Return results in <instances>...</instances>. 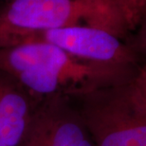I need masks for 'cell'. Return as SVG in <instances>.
Returning a JSON list of instances; mask_svg holds the SVG:
<instances>
[{
	"label": "cell",
	"instance_id": "cell-3",
	"mask_svg": "<svg viewBox=\"0 0 146 146\" xmlns=\"http://www.w3.org/2000/svg\"><path fill=\"white\" fill-rule=\"evenodd\" d=\"M70 97L95 146H146V101L134 78Z\"/></svg>",
	"mask_w": 146,
	"mask_h": 146
},
{
	"label": "cell",
	"instance_id": "cell-5",
	"mask_svg": "<svg viewBox=\"0 0 146 146\" xmlns=\"http://www.w3.org/2000/svg\"><path fill=\"white\" fill-rule=\"evenodd\" d=\"M19 146H95L70 96L41 98Z\"/></svg>",
	"mask_w": 146,
	"mask_h": 146
},
{
	"label": "cell",
	"instance_id": "cell-9",
	"mask_svg": "<svg viewBox=\"0 0 146 146\" xmlns=\"http://www.w3.org/2000/svg\"><path fill=\"white\" fill-rule=\"evenodd\" d=\"M134 82L146 101V60L139 66L135 78H134Z\"/></svg>",
	"mask_w": 146,
	"mask_h": 146
},
{
	"label": "cell",
	"instance_id": "cell-8",
	"mask_svg": "<svg viewBox=\"0 0 146 146\" xmlns=\"http://www.w3.org/2000/svg\"><path fill=\"white\" fill-rule=\"evenodd\" d=\"M127 42L142 58L144 57L146 59V10L139 20L138 27L132 33Z\"/></svg>",
	"mask_w": 146,
	"mask_h": 146
},
{
	"label": "cell",
	"instance_id": "cell-7",
	"mask_svg": "<svg viewBox=\"0 0 146 146\" xmlns=\"http://www.w3.org/2000/svg\"><path fill=\"white\" fill-rule=\"evenodd\" d=\"M126 13L132 33L138 27L142 14L146 10V0H121Z\"/></svg>",
	"mask_w": 146,
	"mask_h": 146
},
{
	"label": "cell",
	"instance_id": "cell-6",
	"mask_svg": "<svg viewBox=\"0 0 146 146\" xmlns=\"http://www.w3.org/2000/svg\"><path fill=\"white\" fill-rule=\"evenodd\" d=\"M40 99L0 71V146L20 145Z\"/></svg>",
	"mask_w": 146,
	"mask_h": 146
},
{
	"label": "cell",
	"instance_id": "cell-2",
	"mask_svg": "<svg viewBox=\"0 0 146 146\" xmlns=\"http://www.w3.org/2000/svg\"><path fill=\"white\" fill-rule=\"evenodd\" d=\"M66 27L104 30L123 41L132 34L121 0H8L0 6V48L27 34Z\"/></svg>",
	"mask_w": 146,
	"mask_h": 146
},
{
	"label": "cell",
	"instance_id": "cell-1",
	"mask_svg": "<svg viewBox=\"0 0 146 146\" xmlns=\"http://www.w3.org/2000/svg\"><path fill=\"white\" fill-rule=\"evenodd\" d=\"M139 68L89 62L46 43L0 48V71L39 99L56 94L70 96L123 83L135 78Z\"/></svg>",
	"mask_w": 146,
	"mask_h": 146
},
{
	"label": "cell",
	"instance_id": "cell-4",
	"mask_svg": "<svg viewBox=\"0 0 146 146\" xmlns=\"http://www.w3.org/2000/svg\"><path fill=\"white\" fill-rule=\"evenodd\" d=\"M29 43L50 44L93 63L132 68H139L143 63L142 57L127 41L89 27H66L30 33L20 38L15 46Z\"/></svg>",
	"mask_w": 146,
	"mask_h": 146
}]
</instances>
